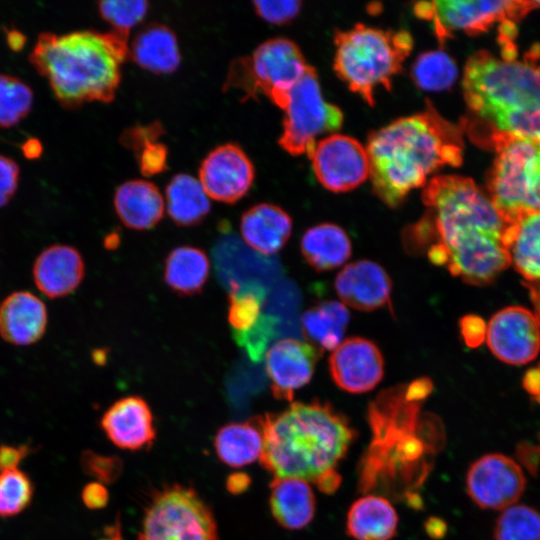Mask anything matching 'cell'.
Instances as JSON below:
<instances>
[{
    "instance_id": "cell-25",
    "label": "cell",
    "mask_w": 540,
    "mask_h": 540,
    "mask_svg": "<svg viewBox=\"0 0 540 540\" xmlns=\"http://www.w3.org/2000/svg\"><path fill=\"white\" fill-rule=\"evenodd\" d=\"M269 506L283 528L299 530L314 518L316 499L308 481L294 477H274L270 483Z\"/></svg>"
},
{
    "instance_id": "cell-9",
    "label": "cell",
    "mask_w": 540,
    "mask_h": 540,
    "mask_svg": "<svg viewBox=\"0 0 540 540\" xmlns=\"http://www.w3.org/2000/svg\"><path fill=\"white\" fill-rule=\"evenodd\" d=\"M308 66L293 41L272 38L261 43L251 55L233 61L224 87L240 90L247 99L264 95L283 109L289 92Z\"/></svg>"
},
{
    "instance_id": "cell-50",
    "label": "cell",
    "mask_w": 540,
    "mask_h": 540,
    "mask_svg": "<svg viewBox=\"0 0 540 540\" xmlns=\"http://www.w3.org/2000/svg\"><path fill=\"white\" fill-rule=\"evenodd\" d=\"M526 391L540 403V368L529 370L523 380Z\"/></svg>"
},
{
    "instance_id": "cell-2",
    "label": "cell",
    "mask_w": 540,
    "mask_h": 540,
    "mask_svg": "<svg viewBox=\"0 0 540 540\" xmlns=\"http://www.w3.org/2000/svg\"><path fill=\"white\" fill-rule=\"evenodd\" d=\"M432 381L418 378L378 394L368 408L373 439L360 468V490L398 494L422 484L440 443V424L421 415Z\"/></svg>"
},
{
    "instance_id": "cell-55",
    "label": "cell",
    "mask_w": 540,
    "mask_h": 540,
    "mask_svg": "<svg viewBox=\"0 0 540 540\" xmlns=\"http://www.w3.org/2000/svg\"><path fill=\"white\" fill-rule=\"evenodd\" d=\"M533 2H534V4H535V7L540 8V0H538V1H533Z\"/></svg>"
},
{
    "instance_id": "cell-24",
    "label": "cell",
    "mask_w": 540,
    "mask_h": 540,
    "mask_svg": "<svg viewBox=\"0 0 540 540\" xmlns=\"http://www.w3.org/2000/svg\"><path fill=\"white\" fill-rule=\"evenodd\" d=\"M114 208L124 226L144 231L160 222L165 202L163 195L153 183L135 179L122 183L116 189Z\"/></svg>"
},
{
    "instance_id": "cell-48",
    "label": "cell",
    "mask_w": 540,
    "mask_h": 540,
    "mask_svg": "<svg viewBox=\"0 0 540 540\" xmlns=\"http://www.w3.org/2000/svg\"><path fill=\"white\" fill-rule=\"evenodd\" d=\"M29 453L28 445H0V472L17 468Z\"/></svg>"
},
{
    "instance_id": "cell-10",
    "label": "cell",
    "mask_w": 540,
    "mask_h": 540,
    "mask_svg": "<svg viewBox=\"0 0 540 540\" xmlns=\"http://www.w3.org/2000/svg\"><path fill=\"white\" fill-rule=\"evenodd\" d=\"M137 540H219L210 506L192 488L168 485L145 509Z\"/></svg>"
},
{
    "instance_id": "cell-8",
    "label": "cell",
    "mask_w": 540,
    "mask_h": 540,
    "mask_svg": "<svg viewBox=\"0 0 540 540\" xmlns=\"http://www.w3.org/2000/svg\"><path fill=\"white\" fill-rule=\"evenodd\" d=\"M488 177V196L508 224L540 211V141L500 136Z\"/></svg>"
},
{
    "instance_id": "cell-23",
    "label": "cell",
    "mask_w": 540,
    "mask_h": 540,
    "mask_svg": "<svg viewBox=\"0 0 540 540\" xmlns=\"http://www.w3.org/2000/svg\"><path fill=\"white\" fill-rule=\"evenodd\" d=\"M240 232L245 243L263 255L280 251L292 232V219L281 207L259 203L243 212Z\"/></svg>"
},
{
    "instance_id": "cell-15",
    "label": "cell",
    "mask_w": 540,
    "mask_h": 540,
    "mask_svg": "<svg viewBox=\"0 0 540 540\" xmlns=\"http://www.w3.org/2000/svg\"><path fill=\"white\" fill-rule=\"evenodd\" d=\"M486 341L491 352L509 364H525L540 351V324L529 310L506 307L495 313L486 326Z\"/></svg>"
},
{
    "instance_id": "cell-35",
    "label": "cell",
    "mask_w": 540,
    "mask_h": 540,
    "mask_svg": "<svg viewBox=\"0 0 540 540\" xmlns=\"http://www.w3.org/2000/svg\"><path fill=\"white\" fill-rule=\"evenodd\" d=\"M493 536L494 540H540V512L518 503L503 509Z\"/></svg>"
},
{
    "instance_id": "cell-5",
    "label": "cell",
    "mask_w": 540,
    "mask_h": 540,
    "mask_svg": "<svg viewBox=\"0 0 540 540\" xmlns=\"http://www.w3.org/2000/svg\"><path fill=\"white\" fill-rule=\"evenodd\" d=\"M129 54L127 38L111 31L41 33L30 53L33 67L45 77L60 104L76 108L111 102Z\"/></svg>"
},
{
    "instance_id": "cell-42",
    "label": "cell",
    "mask_w": 540,
    "mask_h": 540,
    "mask_svg": "<svg viewBox=\"0 0 540 540\" xmlns=\"http://www.w3.org/2000/svg\"><path fill=\"white\" fill-rule=\"evenodd\" d=\"M134 155L141 174L146 177L160 174L168 168V148L160 140L143 144Z\"/></svg>"
},
{
    "instance_id": "cell-17",
    "label": "cell",
    "mask_w": 540,
    "mask_h": 540,
    "mask_svg": "<svg viewBox=\"0 0 540 540\" xmlns=\"http://www.w3.org/2000/svg\"><path fill=\"white\" fill-rule=\"evenodd\" d=\"M322 354V349L294 338L271 346L266 351L265 368L273 396L277 400H293L294 392L310 382Z\"/></svg>"
},
{
    "instance_id": "cell-34",
    "label": "cell",
    "mask_w": 540,
    "mask_h": 540,
    "mask_svg": "<svg viewBox=\"0 0 540 540\" xmlns=\"http://www.w3.org/2000/svg\"><path fill=\"white\" fill-rule=\"evenodd\" d=\"M411 74L419 88L426 91H442L453 85L458 70L450 55L443 50H434L417 57Z\"/></svg>"
},
{
    "instance_id": "cell-39",
    "label": "cell",
    "mask_w": 540,
    "mask_h": 540,
    "mask_svg": "<svg viewBox=\"0 0 540 540\" xmlns=\"http://www.w3.org/2000/svg\"><path fill=\"white\" fill-rule=\"evenodd\" d=\"M149 3L143 0H109L98 3L100 16L113 27V32L128 39L130 30L146 16Z\"/></svg>"
},
{
    "instance_id": "cell-47",
    "label": "cell",
    "mask_w": 540,
    "mask_h": 540,
    "mask_svg": "<svg viewBox=\"0 0 540 540\" xmlns=\"http://www.w3.org/2000/svg\"><path fill=\"white\" fill-rule=\"evenodd\" d=\"M81 498L89 509H101L108 504L109 493L104 484L95 481L84 486Z\"/></svg>"
},
{
    "instance_id": "cell-40",
    "label": "cell",
    "mask_w": 540,
    "mask_h": 540,
    "mask_svg": "<svg viewBox=\"0 0 540 540\" xmlns=\"http://www.w3.org/2000/svg\"><path fill=\"white\" fill-rule=\"evenodd\" d=\"M83 472L102 484L115 482L123 471V462L117 456H107L85 450L80 457Z\"/></svg>"
},
{
    "instance_id": "cell-4",
    "label": "cell",
    "mask_w": 540,
    "mask_h": 540,
    "mask_svg": "<svg viewBox=\"0 0 540 540\" xmlns=\"http://www.w3.org/2000/svg\"><path fill=\"white\" fill-rule=\"evenodd\" d=\"M262 467L274 477L313 482L335 471L356 432L328 402H293L285 410L261 416Z\"/></svg>"
},
{
    "instance_id": "cell-43",
    "label": "cell",
    "mask_w": 540,
    "mask_h": 540,
    "mask_svg": "<svg viewBox=\"0 0 540 540\" xmlns=\"http://www.w3.org/2000/svg\"><path fill=\"white\" fill-rule=\"evenodd\" d=\"M255 12L259 17L270 24L281 25L294 19L300 9L301 1L281 0V1H254Z\"/></svg>"
},
{
    "instance_id": "cell-28",
    "label": "cell",
    "mask_w": 540,
    "mask_h": 540,
    "mask_svg": "<svg viewBox=\"0 0 540 540\" xmlns=\"http://www.w3.org/2000/svg\"><path fill=\"white\" fill-rule=\"evenodd\" d=\"M263 441L261 416H255L222 426L214 438V448L222 463L241 468L259 460Z\"/></svg>"
},
{
    "instance_id": "cell-38",
    "label": "cell",
    "mask_w": 540,
    "mask_h": 540,
    "mask_svg": "<svg viewBox=\"0 0 540 540\" xmlns=\"http://www.w3.org/2000/svg\"><path fill=\"white\" fill-rule=\"evenodd\" d=\"M34 487L29 476L18 468L0 472V516L11 517L31 503Z\"/></svg>"
},
{
    "instance_id": "cell-13",
    "label": "cell",
    "mask_w": 540,
    "mask_h": 540,
    "mask_svg": "<svg viewBox=\"0 0 540 540\" xmlns=\"http://www.w3.org/2000/svg\"><path fill=\"white\" fill-rule=\"evenodd\" d=\"M466 492L482 509L503 510L518 503L526 487L522 466L501 453H489L468 468Z\"/></svg>"
},
{
    "instance_id": "cell-27",
    "label": "cell",
    "mask_w": 540,
    "mask_h": 540,
    "mask_svg": "<svg viewBox=\"0 0 540 540\" xmlns=\"http://www.w3.org/2000/svg\"><path fill=\"white\" fill-rule=\"evenodd\" d=\"M130 55L138 66L155 74L174 72L181 60L175 33L160 23L146 26L136 35Z\"/></svg>"
},
{
    "instance_id": "cell-41",
    "label": "cell",
    "mask_w": 540,
    "mask_h": 540,
    "mask_svg": "<svg viewBox=\"0 0 540 540\" xmlns=\"http://www.w3.org/2000/svg\"><path fill=\"white\" fill-rule=\"evenodd\" d=\"M275 321L261 316L258 322L245 332H233L236 342L244 347L253 360L258 361L273 334Z\"/></svg>"
},
{
    "instance_id": "cell-44",
    "label": "cell",
    "mask_w": 540,
    "mask_h": 540,
    "mask_svg": "<svg viewBox=\"0 0 540 540\" xmlns=\"http://www.w3.org/2000/svg\"><path fill=\"white\" fill-rule=\"evenodd\" d=\"M164 133V128L159 121L141 125L136 124L127 128L120 136V143L133 153L136 152L143 144L160 140Z\"/></svg>"
},
{
    "instance_id": "cell-16",
    "label": "cell",
    "mask_w": 540,
    "mask_h": 540,
    "mask_svg": "<svg viewBox=\"0 0 540 540\" xmlns=\"http://www.w3.org/2000/svg\"><path fill=\"white\" fill-rule=\"evenodd\" d=\"M255 177L251 159L238 145L226 143L203 159L199 181L210 199L233 204L250 190Z\"/></svg>"
},
{
    "instance_id": "cell-54",
    "label": "cell",
    "mask_w": 540,
    "mask_h": 540,
    "mask_svg": "<svg viewBox=\"0 0 540 540\" xmlns=\"http://www.w3.org/2000/svg\"><path fill=\"white\" fill-rule=\"evenodd\" d=\"M100 540H122L120 526L118 522L115 524V526L108 529L107 537Z\"/></svg>"
},
{
    "instance_id": "cell-36",
    "label": "cell",
    "mask_w": 540,
    "mask_h": 540,
    "mask_svg": "<svg viewBox=\"0 0 540 540\" xmlns=\"http://www.w3.org/2000/svg\"><path fill=\"white\" fill-rule=\"evenodd\" d=\"M32 103L28 85L14 76L0 74V127L16 125L29 113Z\"/></svg>"
},
{
    "instance_id": "cell-21",
    "label": "cell",
    "mask_w": 540,
    "mask_h": 540,
    "mask_svg": "<svg viewBox=\"0 0 540 540\" xmlns=\"http://www.w3.org/2000/svg\"><path fill=\"white\" fill-rule=\"evenodd\" d=\"M85 275V263L80 252L68 245H52L44 249L33 265L37 288L49 298L73 293Z\"/></svg>"
},
{
    "instance_id": "cell-30",
    "label": "cell",
    "mask_w": 540,
    "mask_h": 540,
    "mask_svg": "<svg viewBox=\"0 0 540 540\" xmlns=\"http://www.w3.org/2000/svg\"><path fill=\"white\" fill-rule=\"evenodd\" d=\"M505 245L510 265L526 282L540 280V211L524 214L510 223Z\"/></svg>"
},
{
    "instance_id": "cell-12",
    "label": "cell",
    "mask_w": 540,
    "mask_h": 540,
    "mask_svg": "<svg viewBox=\"0 0 540 540\" xmlns=\"http://www.w3.org/2000/svg\"><path fill=\"white\" fill-rule=\"evenodd\" d=\"M536 8L533 1H422L414 5L417 17L432 23L441 44L453 32L474 35L485 32L496 21L513 20Z\"/></svg>"
},
{
    "instance_id": "cell-29",
    "label": "cell",
    "mask_w": 540,
    "mask_h": 540,
    "mask_svg": "<svg viewBox=\"0 0 540 540\" xmlns=\"http://www.w3.org/2000/svg\"><path fill=\"white\" fill-rule=\"evenodd\" d=\"M300 250L305 261L316 271L335 269L351 256V240L344 229L332 223L315 225L303 234Z\"/></svg>"
},
{
    "instance_id": "cell-20",
    "label": "cell",
    "mask_w": 540,
    "mask_h": 540,
    "mask_svg": "<svg viewBox=\"0 0 540 540\" xmlns=\"http://www.w3.org/2000/svg\"><path fill=\"white\" fill-rule=\"evenodd\" d=\"M334 287L341 301L360 311L390 305L392 281L378 263L362 259L347 264L337 274Z\"/></svg>"
},
{
    "instance_id": "cell-52",
    "label": "cell",
    "mask_w": 540,
    "mask_h": 540,
    "mask_svg": "<svg viewBox=\"0 0 540 540\" xmlns=\"http://www.w3.org/2000/svg\"><path fill=\"white\" fill-rule=\"evenodd\" d=\"M22 151L28 159H35L41 155L42 145L39 140L31 138L22 145Z\"/></svg>"
},
{
    "instance_id": "cell-18",
    "label": "cell",
    "mask_w": 540,
    "mask_h": 540,
    "mask_svg": "<svg viewBox=\"0 0 540 540\" xmlns=\"http://www.w3.org/2000/svg\"><path fill=\"white\" fill-rule=\"evenodd\" d=\"M329 371L342 390L360 394L373 388L384 375V359L378 346L363 337L342 341L329 357Z\"/></svg>"
},
{
    "instance_id": "cell-1",
    "label": "cell",
    "mask_w": 540,
    "mask_h": 540,
    "mask_svg": "<svg viewBox=\"0 0 540 540\" xmlns=\"http://www.w3.org/2000/svg\"><path fill=\"white\" fill-rule=\"evenodd\" d=\"M422 201L425 214L403 233L408 252H425L431 263L477 286L490 284L510 266L505 245L509 224L472 179L433 177Z\"/></svg>"
},
{
    "instance_id": "cell-53",
    "label": "cell",
    "mask_w": 540,
    "mask_h": 540,
    "mask_svg": "<svg viewBox=\"0 0 540 540\" xmlns=\"http://www.w3.org/2000/svg\"><path fill=\"white\" fill-rule=\"evenodd\" d=\"M7 42L11 49L18 51L25 44V36L17 30H9L6 32Z\"/></svg>"
},
{
    "instance_id": "cell-6",
    "label": "cell",
    "mask_w": 540,
    "mask_h": 540,
    "mask_svg": "<svg viewBox=\"0 0 540 540\" xmlns=\"http://www.w3.org/2000/svg\"><path fill=\"white\" fill-rule=\"evenodd\" d=\"M463 92L471 115L464 129L474 141L488 145L540 110V65L478 51L466 63Z\"/></svg>"
},
{
    "instance_id": "cell-22",
    "label": "cell",
    "mask_w": 540,
    "mask_h": 540,
    "mask_svg": "<svg viewBox=\"0 0 540 540\" xmlns=\"http://www.w3.org/2000/svg\"><path fill=\"white\" fill-rule=\"evenodd\" d=\"M47 321L45 304L30 292H14L0 304V336L10 344L26 346L39 341Z\"/></svg>"
},
{
    "instance_id": "cell-33",
    "label": "cell",
    "mask_w": 540,
    "mask_h": 540,
    "mask_svg": "<svg viewBox=\"0 0 540 540\" xmlns=\"http://www.w3.org/2000/svg\"><path fill=\"white\" fill-rule=\"evenodd\" d=\"M349 320V311L343 303L323 301L303 313L302 331L310 344L322 350H334L342 342Z\"/></svg>"
},
{
    "instance_id": "cell-14",
    "label": "cell",
    "mask_w": 540,
    "mask_h": 540,
    "mask_svg": "<svg viewBox=\"0 0 540 540\" xmlns=\"http://www.w3.org/2000/svg\"><path fill=\"white\" fill-rule=\"evenodd\" d=\"M309 159L317 180L332 192L350 191L369 177L366 148L347 135L317 141Z\"/></svg>"
},
{
    "instance_id": "cell-51",
    "label": "cell",
    "mask_w": 540,
    "mask_h": 540,
    "mask_svg": "<svg viewBox=\"0 0 540 540\" xmlns=\"http://www.w3.org/2000/svg\"><path fill=\"white\" fill-rule=\"evenodd\" d=\"M526 286L530 292V298L534 307V315L540 324V280L534 282H526Z\"/></svg>"
},
{
    "instance_id": "cell-49",
    "label": "cell",
    "mask_w": 540,
    "mask_h": 540,
    "mask_svg": "<svg viewBox=\"0 0 540 540\" xmlns=\"http://www.w3.org/2000/svg\"><path fill=\"white\" fill-rule=\"evenodd\" d=\"M251 484V478L244 472H235L226 479V489L233 495L245 492Z\"/></svg>"
},
{
    "instance_id": "cell-45",
    "label": "cell",
    "mask_w": 540,
    "mask_h": 540,
    "mask_svg": "<svg viewBox=\"0 0 540 540\" xmlns=\"http://www.w3.org/2000/svg\"><path fill=\"white\" fill-rule=\"evenodd\" d=\"M19 181V167L11 158L0 155V208L11 200Z\"/></svg>"
},
{
    "instance_id": "cell-7",
    "label": "cell",
    "mask_w": 540,
    "mask_h": 540,
    "mask_svg": "<svg viewBox=\"0 0 540 540\" xmlns=\"http://www.w3.org/2000/svg\"><path fill=\"white\" fill-rule=\"evenodd\" d=\"M334 43L337 76L371 106L375 89L391 88L413 48V38L406 30H382L361 23L337 31Z\"/></svg>"
},
{
    "instance_id": "cell-11",
    "label": "cell",
    "mask_w": 540,
    "mask_h": 540,
    "mask_svg": "<svg viewBox=\"0 0 540 540\" xmlns=\"http://www.w3.org/2000/svg\"><path fill=\"white\" fill-rule=\"evenodd\" d=\"M283 110L279 145L294 156L306 154L309 157L316 138L338 131L343 123L342 111L324 99L317 73L310 65L289 92Z\"/></svg>"
},
{
    "instance_id": "cell-32",
    "label": "cell",
    "mask_w": 540,
    "mask_h": 540,
    "mask_svg": "<svg viewBox=\"0 0 540 540\" xmlns=\"http://www.w3.org/2000/svg\"><path fill=\"white\" fill-rule=\"evenodd\" d=\"M167 213L182 227L200 224L211 210L210 198L199 179L189 174H177L165 188Z\"/></svg>"
},
{
    "instance_id": "cell-37",
    "label": "cell",
    "mask_w": 540,
    "mask_h": 540,
    "mask_svg": "<svg viewBox=\"0 0 540 540\" xmlns=\"http://www.w3.org/2000/svg\"><path fill=\"white\" fill-rule=\"evenodd\" d=\"M228 299V322L233 332H245L258 322L264 300L260 289L240 288L232 283Z\"/></svg>"
},
{
    "instance_id": "cell-46",
    "label": "cell",
    "mask_w": 540,
    "mask_h": 540,
    "mask_svg": "<svg viewBox=\"0 0 540 540\" xmlns=\"http://www.w3.org/2000/svg\"><path fill=\"white\" fill-rule=\"evenodd\" d=\"M460 331L465 343L470 347L478 346L486 337L485 323L475 315H467L460 320Z\"/></svg>"
},
{
    "instance_id": "cell-31",
    "label": "cell",
    "mask_w": 540,
    "mask_h": 540,
    "mask_svg": "<svg viewBox=\"0 0 540 540\" xmlns=\"http://www.w3.org/2000/svg\"><path fill=\"white\" fill-rule=\"evenodd\" d=\"M210 272V261L204 250L184 245L174 248L164 262L163 278L167 286L180 296L199 294Z\"/></svg>"
},
{
    "instance_id": "cell-26",
    "label": "cell",
    "mask_w": 540,
    "mask_h": 540,
    "mask_svg": "<svg viewBox=\"0 0 540 540\" xmlns=\"http://www.w3.org/2000/svg\"><path fill=\"white\" fill-rule=\"evenodd\" d=\"M398 515L388 499L368 494L352 503L346 530L355 540H391L397 531Z\"/></svg>"
},
{
    "instance_id": "cell-3",
    "label": "cell",
    "mask_w": 540,
    "mask_h": 540,
    "mask_svg": "<svg viewBox=\"0 0 540 540\" xmlns=\"http://www.w3.org/2000/svg\"><path fill=\"white\" fill-rule=\"evenodd\" d=\"M464 125L442 117L427 102L424 111L399 118L368 137L369 178L376 195L398 206L429 175L444 166H459Z\"/></svg>"
},
{
    "instance_id": "cell-19",
    "label": "cell",
    "mask_w": 540,
    "mask_h": 540,
    "mask_svg": "<svg viewBox=\"0 0 540 540\" xmlns=\"http://www.w3.org/2000/svg\"><path fill=\"white\" fill-rule=\"evenodd\" d=\"M100 426L108 439L124 450L150 448L156 438L151 408L145 399L137 395L115 401L104 412Z\"/></svg>"
}]
</instances>
